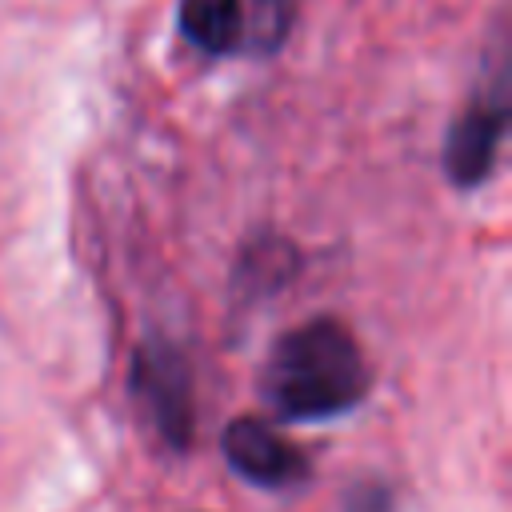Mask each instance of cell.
<instances>
[{"label":"cell","mask_w":512,"mask_h":512,"mask_svg":"<svg viewBox=\"0 0 512 512\" xmlns=\"http://www.w3.org/2000/svg\"><path fill=\"white\" fill-rule=\"evenodd\" d=\"M264 392L284 420H328L364 400L368 364L340 320L316 316L276 340L264 368Z\"/></svg>","instance_id":"cell-1"},{"label":"cell","mask_w":512,"mask_h":512,"mask_svg":"<svg viewBox=\"0 0 512 512\" xmlns=\"http://www.w3.org/2000/svg\"><path fill=\"white\" fill-rule=\"evenodd\" d=\"M132 392L152 416L160 440L180 452L192 440V376L184 356L164 340L140 344L132 356Z\"/></svg>","instance_id":"cell-2"},{"label":"cell","mask_w":512,"mask_h":512,"mask_svg":"<svg viewBox=\"0 0 512 512\" xmlns=\"http://www.w3.org/2000/svg\"><path fill=\"white\" fill-rule=\"evenodd\" d=\"M504 128H508V104L500 88L492 96H476L464 108V116L448 128L444 140V172L456 188H476L480 180H488Z\"/></svg>","instance_id":"cell-3"},{"label":"cell","mask_w":512,"mask_h":512,"mask_svg":"<svg viewBox=\"0 0 512 512\" xmlns=\"http://www.w3.org/2000/svg\"><path fill=\"white\" fill-rule=\"evenodd\" d=\"M224 456L228 464L264 488H284V484H300L308 476V460L300 448H292L272 424L256 420V416H240L228 424L224 432Z\"/></svg>","instance_id":"cell-4"},{"label":"cell","mask_w":512,"mask_h":512,"mask_svg":"<svg viewBox=\"0 0 512 512\" xmlns=\"http://www.w3.org/2000/svg\"><path fill=\"white\" fill-rule=\"evenodd\" d=\"M244 0H180V32L208 56H228L244 44Z\"/></svg>","instance_id":"cell-5"},{"label":"cell","mask_w":512,"mask_h":512,"mask_svg":"<svg viewBox=\"0 0 512 512\" xmlns=\"http://www.w3.org/2000/svg\"><path fill=\"white\" fill-rule=\"evenodd\" d=\"M352 512H388V496L384 488H364L352 496Z\"/></svg>","instance_id":"cell-6"}]
</instances>
